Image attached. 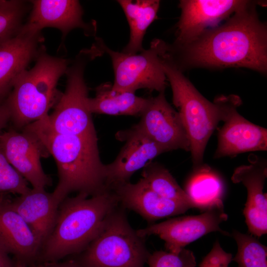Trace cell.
Instances as JSON below:
<instances>
[{"instance_id": "6da1fadb", "label": "cell", "mask_w": 267, "mask_h": 267, "mask_svg": "<svg viewBox=\"0 0 267 267\" xmlns=\"http://www.w3.org/2000/svg\"><path fill=\"white\" fill-rule=\"evenodd\" d=\"M251 2L223 25L211 29L192 43L170 46L180 53V62L209 68L245 67L265 73L267 69V33Z\"/></svg>"}, {"instance_id": "7a4b0ae2", "label": "cell", "mask_w": 267, "mask_h": 267, "mask_svg": "<svg viewBox=\"0 0 267 267\" xmlns=\"http://www.w3.org/2000/svg\"><path fill=\"white\" fill-rule=\"evenodd\" d=\"M23 129L33 134L55 160L58 182L52 193L60 204L72 192L90 196L109 190L96 134H58L49 128L44 118Z\"/></svg>"}, {"instance_id": "3957f363", "label": "cell", "mask_w": 267, "mask_h": 267, "mask_svg": "<svg viewBox=\"0 0 267 267\" xmlns=\"http://www.w3.org/2000/svg\"><path fill=\"white\" fill-rule=\"evenodd\" d=\"M119 203L112 190L93 196L79 193L60 204L54 227L39 257L43 263L57 262L83 251Z\"/></svg>"}, {"instance_id": "277c9868", "label": "cell", "mask_w": 267, "mask_h": 267, "mask_svg": "<svg viewBox=\"0 0 267 267\" xmlns=\"http://www.w3.org/2000/svg\"><path fill=\"white\" fill-rule=\"evenodd\" d=\"M35 66L23 71L14 81L5 102L10 121L16 129L48 115L59 97L56 86L66 73L68 61L65 58L40 53Z\"/></svg>"}, {"instance_id": "5b68a950", "label": "cell", "mask_w": 267, "mask_h": 267, "mask_svg": "<svg viewBox=\"0 0 267 267\" xmlns=\"http://www.w3.org/2000/svg\"><path fill=\"white\" fill-rule=\"evenodd\" d=\"M144 239L132 227L119 204L74 260L80 267H144L150 254Z\"/></svg>"}, {"instance_id": "8992f818", "label": "cell", "mask_w": 267, "mask_h": 267, "mask_svg": "<svg viewBox=\"0 0 267 267\" xmlns=\"http://www.w3.org/2000/svg\"><path fill=\"white\" fill-rule=\"evenodd\" d=\"M162 66L173 93V103L178 110L190 143L193 166L203 162L207 144L220 122L216 104L204 97L184 76L166 52Z\"/></svg>"}, {"instance_id": "52a82bcc", "label": "cell", "mask_w": 267, "mask_h": 267, "mask_svg": "<svg viewBox=\"0 0 267 267\" xmlns=\"http://www.w3.org/2000/svg\"><path fill=\"white\" fill-rule=\"evenodd\" d=\"M103 52L95 45L82 51L66 72L67 83L54 111L44 118L54 132L64 134H96L91 113L87 104L88 90L84 79L87 62Z\"/></svg>"}, {"instance_id": "ba28073f", "label": "cell", "mask_w": 267, "mask_h": 267, "mask_svg": "<svg viewBox=\"0 0 267 267\" xmlns=\"http://www.w3.org/2000/svg\"><path fill=\"white\" fill-rule=\"evenodd\" d=\"M96 44L111 58L113 90L133 93L140 89L165 91L167 80L162 66V56L168 49L165 42L155 39L148 49L133 54L113 50L100 38L96 39Z\"/></svg>"}, {"instance_id": "9c48e42d", "label": "cell", "mask_w": 267, "mask_h": 267, "mask_svg": "<svg viewBox=\"0 0 267 267\" xmlns=\"http://www.w3.org/2000/svg\"><path fill=\"white\" fill-rule=\"evenodd\" d=\"M220 121L215 158L234 156L239 154L267 150V130L241 116L237 108L241 99L237 95H221L216 98Z\"/></svg>"}, {"instance_id": "30bf717a", "label": "cell", "mask_w": 267, "mask_h": 267, "mask_svg": "<svg viewBox=\"0 0 267 267\" xmlns=\"http://www.w3.org/2000/svg\"><path fill=\"white\" fill-rule=\"evenodd\" d=\"M227 219L222 201L218 200L200 215L171 218L150 224L144 228L136 230V232L143 238L152 235L158 236L165 241L166 251L178 253L188 244L212 232L218 231L225 236H231L220 227Z\"/></svg>"}, {"instance_id": "8fae6325", "label": "cell", "mask_w": 267, "mask_h": 267, "mask_svg": "<svg viewBox=\"0 0 267 267\" xmlns=\"http://www.w3.org/2000/svg\"><path fill=\"white\" fill-rule=\"evenodd\" d=\"M140 116L135 127L165 152L179 149L190 151V143L182 121L167 100L165 91L148 98Z\"/></svg>"}, {"instance_id": "7c38bea8", "label": "cell", "mask_w": 267, "mask_h": 267, "mask_svg": "<svg viewBox=\"0 0 267 267\" xmlns=\"http://www.w3.org/2000/svg\"><path fill=\"white\" fill-rule=\"evenodd\" d=\"M247 0H182L179 2L181 14L177 26L173 47L186 45L199 38L210 28L243 8Z\"/></svg>"}, {"instance_id": "4fadbf2b", "label": "cell", "mask_w": 267, "mask_h": 267, "mask_svg": "<svg viewBox=\"0 0 267 267\" xmlns=\"http://www.w3.org/2000/svg\"><path fill=\"white\" fill-rule=\"evenodd\" d=\"M0 144L10 164L32 188L45 189L51 184L41 163V158L49 154L33 134L11 129L0 133Z\"/></svg>"}, {"instance_id": "5bb4252c", "label": "cell", "mask_w": 267, "mask_h": 267, "mask_svg": "<svg viewBox=\"0 0 267 267\" xmlns=\"http://www.w3.org/2000/svg\"><path fill=\"white\" fill-rule=\"evenodd\" d=\"M116 138L125 141L113 162L105 165V185L113 186L129 181L132 176L165 151L138 130L135 126L117 133Z\"/></svg>"}, {"instance_id": "9a60e30c", "label": "cell", "mask_w": 267, "mask_h": 267, "mask_svg": "<svg viewBox=\"0 0 267 267\" xmlns=\"http://www.w3.org/2000/svg\"><path fill=\"white\" fill-rule=\"evenodd\" d=\"M267 177V162L256 159L236 168L231 178L233 183H241L247 189L243 215L249 232L256 237L267 233V198L263 192Z\"/></svg>"}, {"instance_id": "2e32d148", "label": "cell", "mask_w": 267, "mask_h": 267, "mask_svg": "<svg viewBox=\"0 0 267 267\" xmlns=\"http://www.w3.org/2000/svg\"><path fill=\"white\" fill-rule=\"evenodd\" d=\"M119 204L139 214L148 222L183 214L192 207L187 203L163 197L152 190L141 178L111 188Z\"/></svg>"}, {"instance_id": "e0dca14e", "label": "cell", "mask_w": 267, "mask_h": 267, "mask_svg": "<svg viewBox=\"0 0 267 267\" xmlns=\"http://www.w3.org/2000/svg\"><path fill=\"white\" fill-rule=\"evenodd\" d=\"M31 3L28 21L22 27L24 30L38 33L44 28L53 27L65 36L71 30L81 28L87 34H94L95 30L83 20V10L78 0H36Z\"/></svg>"}, {"instance_id": "ac0fdd59", "label": "cell", "mask_w": 267, "mask_h": 267, "mask_svg": "<svg viewBox=\"0 0 267 267\" xmlns=\"http://www.w3.org/2000/svg\"><path fill=\"white\" fill-rule=\"evenodd\" d=\"M41 33L22 28L14 37L0 44V99H5L16 78L39 53Z\"/></svg>"}, {"instance_id": "d6986e66", "label": "cell", "mask_w": 267, "mask_h": 267, "mask_svg": "<svg viewBox=\"0 0 267 267\" xmlns=\"http://www.w3.org/2000/svg\"><path fill=\"white\" fill-rule=\"evenodd\" d=\"M9 204L29 226L42 246L54 227L60 205L52 192L32 188Z\"/></svg>"}, {"instance_id": "ffe728a7", "label": "cell", "mask_w": 267, "mask_h": 267, "mask_svg": "<svg viewBox=\"0 0 267 267\" xmlns=\"http://www.w3.org/2000/svg\"><path fill=\"white\" fill-rule=\"evenodd\" d=\"M0 244L16 260L29 264L39 256L42 245L23 218L9 205L0 202Z\"/></svg>"}, {"instance_id": "44dd1931", "label": "cell", "mask_w": 267, "mask_h": 267, "mask_svg": "<svg viewBox=\"0 0 267 267\" xmlns=\"http://www.w3.org/2000/svg\"><path fill=\"white\" fill-rule=\"evenodd\" d=\"M110 82L103 83L95 89L94 97H88L87 104L92 113L110 115L140 116L148 98L136 96L135 93L117 91Z\"/></svg>"}, {"instance_id": "7402d4cb", "label": "cell", "mask_w": 267, "mask_h": 267, "mask_svg": "<svg viewBox=\"0 0 267 267\" xmlns=\"http://www.w3.org/2000/svg\"><path fill=\"white\" fill-rule=\"evenodd\" d=\"M130 28V38L122 50L133 54L142 51V42L148 27L157 17L160 6L158 0H119Z\"/></svg>"}, {"instance_id": "603a6c76", "label": "cell", "mask_w": 267, "mask_h": 267, "mask_svg": "<svg viewBox=\"0 0 267 267\" xmlns=\"http://www.w3.org/2000/svg\"><path fill=\"white\" fill-rule=\"evenodd\" d=\"M143 168L141 178L152 190L163 197L184 202L192 208L198 209L197 205L162 165L150 162Z\"/></svg>"}, {"instance_id": "cb8c5ba5", "label": "cell", "mask_w": 267, "mask_h": 267, "mask_svg": "<svg viewBox=\"0 0 267 267\" xmlns=\"http://www.w3.org/2000/svg\"><path fill=\"white\" fill-rule=\"evenodd\" d=\"M199 173L184 190L198 209L204 211L217 200H222V187L218 178L209 173V170H201Z\"/></svg>"}, {"instance_id": "d4e9b609", "label": "cell", "mask_w": 267, "mask_h": 267, "mask_svg": "<svg viewBox=\"0 0 267 267\" xmlns=\"http://www.w3.org/2000/svg\"><path fill=\"white\" fill-rule=\"evenodd\" d=\"M231 236L237 246L232 261L237 263L238 267H267V248L256 237L236 230L232 231Z\"/></svg>"}, {"instance_id": "484cf974", "label": "cell", "mask_w": 267, "mask_h": 267, "mask_svg": "<svg viewBox=\"0 0 267 267\" xmlns=\"http://www.w3.org/2000/svg\"><path fill=\"white\" fill-rule=\"evenodd\" d=\"M26 10L23 1L0 0V44L19 32Z\"/></svg>"}, {"instance_id": "4316f807", "label": "cell", "mask_w": 267, "mask_h": 267, "mask_svg": "<svg viewBox=\"0 0 267 267\" xmlns=\"http://www.w3.org/2000/svg\"><path fill=\"white\" fill-rule=\"evenodd\" d=\"M30 189L27 181L8 161L0 144V194L8 192L21 195Z\"/></svg>"}, {"instance_id": "83f0119b", "label": "cell", "mask_w": 267, "mask_h": 267, "mask_svg": "<svg viewBox=\"0 0 267 267\" xmlns=\"http://www.w3.org/2000/svg\"><path fill=\"white\" fill-rule=\"evenodd\" d=\"M149 267H195L193 252L185 248L178 253L162 250L150 253L147 263Z\"/></svg>"}, {"instance_id": "f1b7e54d", "label": "cell", "mask_w": 267, "mask_h": 267, "mask_svg": "<svg viewBox=\"0 0 267 267\" xmlns=\"http://www.w3.org/2000/svg\"><path fill=\"white\" fill-rule=\"evenodd\" d=\"M232 259V254L224 251L219 240H216L210 252L202 260L199 267H228Z\"/></svg>"}, {"instance_id": "f546056e", "label": "cell", "mask_w": 267, "mask_h": 267, "mask_svg": "<svg viewBox=\"0 0 267 267\" xmlns=\"http://www.w3.org/2000/svg\"><path fill=\"white\" fill-rule=\"evenodd\" d=\"M10 121V114L5 99H0V132Z\"/></svg>"}, {"instance_id": "4dcf8cb0", "label": "cell", "mask_w": 267, "mask_h": 267, "mask_svg": "<svg viewBox=\"0 0 267 267\" xmlns=\"http://www.w3.org/2000/svg\"><path fill=\"white\" fill-rule=\"evenodd\" d=\"M37 266L38 267H80L74 259L62 262L57 261L50 263H43V264Z\"/></svg>"}, {"instance_id": "1f68e13d", "label": "cell", "mask_w": 267, "mask_h": 267, "mask_svg": "<svg viewBox=\"0 0 267 267\" xmlns=\"http://www.w3.org/2000/svg\"><path fill=\"white\" fill-rule=\"evenodd\" d=\"M0 267H15L14 263L8 256V253L0 244Z\"/></svg>"}, {"instance_id": "d6a6232c", "label": "cell", "mask_w": 267, "mask_h": 267, "mask_svg": "<svg viewBox=\"0 0 267 267\" xmlns=\"http://www.w3.org/2000/svg\"><path fill=\"white\" fill-rule=\"evenodd\" d=\"M15 267H38V266L30 265L29 264L16 260L15 263Z\"/></svg>"}, {"instance_id": "836d02e7", "label": "cell", "mask_w": 267, "mask_h": 267, "mask_svg": "<svg viewBox=\"0 0 267 267\" xmlns=\"http://www.w3.org/2000/svg\"><path fill=\"white\" fill-rule=\"evenodd\" d=\"M2 199H1V197L0 196V202L2 201Z\"/></svg>"}]
</instances>
